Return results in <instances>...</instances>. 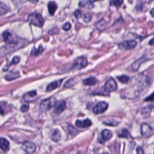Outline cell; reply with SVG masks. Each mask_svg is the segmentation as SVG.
Wrapping results in <instances>:
<instances>
[{
  "mask_svg": "<svg viewBox=\"0 0 154 154\" xmlns=\"http://www.w3.org/2000/svg\"><path fill=\"white\" fill-rule=\"evenodd\" d=\"M28 21L30 24L39 27H42L44 24V19L42 18L41 15L36 12L29 15L28 17Z\"/></svg>",
  "mask_w": 154,
  "mask_h": 154,
  "instance_id": "6da1fadb",
  "label": "cell"
},
{
  "mask_svg": "<svg viewBox=\"0 0 154 154\" xmlns=\"http://www.w3.org/2000/svg\"><path fill=\"white\" fill-rule=\"evenodd\" d=\"M56 99L54 97L47 98L41 102L40 104V110L42 112H46V111L54 107L56 104Z\"/></svg>",
  "mask_w": 154,
  "mask_h": 154,
  "instance_id": "7a4b0ae2",
  "label": "cell"
},
{
  "mask_svg": "<svg viewBox=\"0 0 154 154\" xmlns=\"http://www.w3.org/2000/svg\"><path fill=\"white\" fill-rule=\"evenodd\" d=\"M87 65V58L84 57H79L75 60L73 64V69L80 70Z\"/></svg>",
  "mask_w": 154,
  "mask_h": 154,
  "instance_id": "3957f363",
  "label": "cell"
},
{
  "mask_svg": "<svg viewBox=\"0 0 154 154\" xmlns=\"http://www.w3.org/2000/svg\"><path fill=\"white\" fill-rule=\"evenodd\" d=\"M102 89L106 93L113 92L117 89V84L114 80L110 78L106 82Z\"/></svg>",
  "mask_w": 154,
  "mask_h": 154,
  "instance_id": "277c9868",
  "label": "cell"
},
{
  "mask_svg": "<svg viewBox=\"0 0 154 154\" xmlns=\"http://www.w3.org/2000/svg\"><path fill=\"white\" fill-rule=\"evenodd\" d=\"M108 107V104L105 102H100L93 108V113L96 114H99L104 113Z\"/></svg>",
  "mask_w": 154,
  "mask_h": 154,
  "instance_id": "5b68a950",
  "label": "cell"
},
{
  "mask_svg": "<svg viewBox=\"0 0 154 154\" xmlns=\"http://www.w3.org/2000/svg\"><path fill=\"white\" fill-rule=\"evenodd\" d=\"M112 137H113V134L112 132L108 130H104L101 133L98 138V141L100 143L104 144L105 142L112 139Z\"/></svg>",
  "mask_w": 154,
  "mask_h": 154,
  "instance_id": "8992f818",
  "label": "cell"
},
{
  "mask_svg": "<svg viewBox=\"0 0 154 154\" xmlns=\"http://www.w3.org/2000/svg\"><path fill=\"white\" fill-rule=\"evenodd\" d=\"M137 45V42L135 40H126L121 43L119 48L122 50H130L134 48Z\"/></svg>",
  "mask_w": 154,
  "mask_h": 154,
  "instance_id": "52a82bcc",
  "label": "cell"
},
{
  "mask_svg": "<svg viewBox=\"0 0 154 154\" xmlns=\"http://www.w3.org/2000/svg\"><path fill=\"white\" fill-rule=\"evenodd\" d=\"M36 145L31 142H25L22 145V149L28 154H32L36 151Z\"/></svg>",
  "mask_w": 154,
  "mask_h": 154,
  "instance_id": "ba28073f",
  "label": "cell"
},
{
  "mask_svg": "<svg viewBox=\"0 0 154 154\" xmlns=\"http://www.w3.org/2000/svg\"><path fill=\"white\" fill-rule=\"evenodd\" d=\"M24 100L27 102H31L35 101L37 99V94L36 90H32L26 93L24 95Z\"/></svg>",
  "mask_w": 154,
  "mask_h": 154,
  "instance_id": "9c48e42d",
  "label": "cell"
},
{
  "mask_svg": "<svg viewBox=\"0 0 154 154\" xmlns=\"http://www.w3.org/2000/svg\"><path fill=\"white\" fill-rule=\"evenodd\" d=\"M141 133L144 137H148L153 134L152 128L147 123H143L141 126Z\"/></svg>",
  "mask_w": 154,
  "mask_h": 154,
  "instance_id": "30bf717a",
  "label": "cell"
},
{
  "mask_svg": "<svg viewBox=\"0 0 154 154\" xmlns=\"http://www.w3.org/2000/svg\"><path fill=\"white\" fill-rule=\"evenodd\" d=\"M66 108V103L65 101H60L55 105L54 113L56 114H60Z\"/></svg>",
  "mask_w": 154,
  "mask_h": 154,
  "instance_id": "8fae6325",
  "label": "cell"
},
{
  "mask_svg": "<svg viewBox=\"0 0 154 154\" xmlns=\"http://www.w3.org/2000/svg\"><path fill=\"white\" fill-rule=\"evenodd\" d=\"M3 38L4 41L7 44L11 45V44H14L15 43L12 34L7 31L3 33Z\"/></svg>",
  "mask_w": 154,
  "mask_h": 154,
  "instance_id": "7c38bea8",
  "label": "cell"
},
{
  "mask_svg": "<svg viewBox=\"0 0 154 154\" xmlns=\"http://www.w3.org/2000/svg\"><path fill=\"white\" fill-rule=\"evenodd\" d=\"M92 122L90 119H87L83 120V121H80V120H78L76 122L75 124L76 125L81 128H88L92 125Z\"/></svg>",
  "mask_w": 154,
  "mask_h": 154,
  "instance_id": "4fadbf2b",
  "label": "cell"
},
{
  "mask_svg": "<svg viewBox=\"0 0 154 154\" xmlns=\"http://www.w3.org/2000/svg\"><path fill=\"white\" fill-rule=\"evenodd\" d=\"M63 81V80H60L58 81H55L54 82L51 83L49 84H48V86L46 87V92H51L55 90V89L58 88V87L60 86V85Z\"/></svg>",
  "mask_w": 154,
  "mask_h": 154,
  "instance_id": "5bb4252c",
  "label": "cell"
},
{
  "mask_svg": "<svg viewBox=\"0 0 154 154\" xmlns=\"http://www.w3.org/2000/svg\"><path fill=\"white\" fill-rule=\"evenodd\" d=\"M20 76V74L18 71H12L8 72L5 76V78L7 81H12L16 78H19Z\"/></svg>",
  "mask_w": 154,
  "mask_h": 154,
  "instance_id": "9a60e30c",
  "label": "cell"
},
{
  "mask_svg": "<svg viewBox=\"0 0 154 154\" xmlns=\"http://www.w3.org/2000/svg\"><path fill=\"white\" fill-rule=\"evenodd\" d=\"M50 138L53 142H57L61 139V135L59 130L55 129L52 131L50 134Z\"/></svg>",
  "mask_w": 154,
  "mask_h": 154,
  "instance_id": "2e32d148",
  "label": "cell"
},
{
  "mask_svg": "<svg viewBox=\"0 0 154 154\" xmlns=\"http://www.w3.org/2000/svg\"><path fill=\"white\" fill-rule=\"evenodd\" d=\"M48 9L51 15H54L57 9V5L54 1H50L48 4Z\"/></svg>",
  "mask_w": 154,
  "mask_h": 154,
  "instance_id": "e0dca14e",
  "label": "cell"
},
{
  "mask_svg": "<svg viewBox=\"0 0 154 154\" xmlns=\"http://www.w3.org/2000/svg\"><path fill=\"white\" fill-rule=\"evenodd\" d=\"M79 6L81 7H84V8H87L89 9H92L93 8L94 4L93 2L90 1H81L79 3Z\"/></svg>",
  "mask_w": 154,
  "mask_h": 154,
  "instance_id": "ac0fdd59",
  "label": "cell"
},
{
  "mask_svg": "<svg viewBox=\"0 0 154 154\" xmlns=\"http://www.w3.org/2000/svg\"><path fill=\"white\" fill-rule=\"evenodd\" d=\"M20 57H18V56H15L13 58L12 62L9 63V65H8L7 66H6V67H4L3 68V71H6L8 69V68H9L12 65H16L18 64L19 62H20Z\"/></svg>",
  "mask_w": 154,
  "mask_h": 154,
  "instance_id": "d6986e66",
  "label": "cell"
},
{
  "mask_svg": "<svg viewBox=\"0 0 154 154\" xmlns=\"http://www.w3.org/2000/svg\"><path fill=\"white\" fill-rule=\"evenodd\" d=\"M97 82L98 81L95 77H90L83 81V83L85 85H93L96 84Z\"/></svg>",
  "mask_w": 154,
  "mask_h": 154,
  "instance_id": "ffe728a7",
  "label": "cell"
},
{
  "mask_svg": "<svg viewBox=\"0 0 154 154\" xmlns=\"http://www.w3.org/2000/svg\"><path fill=\"white\" fill-rule=\"evenodd\" d=\"M44 49L42 46H40L37 49H36L35 47H34L31 52V55H34V56H36L40 54H42L44 51Z\"/></svg>",
  "mask_w": 154,
  "mask_h": 154,
  "instance_id": "44dd1931",
  "label": "cell"
},
{
  "mask_svg": "<svg viewBox=\"0 0 154 154\" xmlns=\"http://www.w3.org/2000/svg\"><path fill=\"white\" fill-rule=\"evenodd\" d=\"M8 146H9V142L6 139L0 138V149L6 150L8 148Z\"/></svg>",
  "mask_w": 154,
  "mask_h": 154,
  "instance_id": "7402d4cb",
  "label": "cell"
},
{
  "mask_svg": "<svg viewBox=\"0 0 154 154\" xmlns=\"http://www.w3.org/2000/svg\"><path fill=\"white\" fill-rule=\"evenodd\" d=\"M8 8L7 6L5 4L0 2V16L6 14L8 12Z\"/></svg>",
  "mask_w": 154,
  "mask_h": 154,
  "instance_id": "603a6c76",
  "label": "cell"
},
{
  "mask_svg": "<svg viewBox=\"0 0 154 154\" xmlns=\"http://www.w3.org/2000/svg\"><path fill=\"white\" fill-rule=\"evenodd\" d=\"M152 105H148L145 107H143L141 110V113L143 115H147L149 114L152 110Z\"/></svg>",
  "mask_w": 154,
  "mask_h": 154,
  "instance_id": "cb8c5ba5",
  "label": "cell"
},
{
  "mask_svg": "<svg viewBox=\"0 0 154 154\" xmlns=\"http://www.w3.org/2000/svg\"><path fill=\"white\" fill-rule=\"evenodd\" d=\"M143 60L142 58L140 59H139L138 60H137L136 62H135L132 65V68L134 71H137L138 70L139 67L140 66V65L143 62Z\"/></svg>",
  "mask_w": 154,
  "mask_h": 154,
  "instance_id": "d4e9b609",
  "label": "cell"
},
{
  "mask_svg": "<svg viewBox=\"0 0 154 154\" xmlns=\"http://www.w3.org/2000/svg\"><path fill=\"white\" fill-rule=\"evenodd\" d=\"M105 27H106V21H105L104 19L101 20L96 24L97 28L100 30H102Z\"/></svg>",
  "mask_w": 154,
  "mask_h": 154,
  "instance_id": "484cf974",
  "label": "cell"
},
{
  "mask_svg": "<svg viewBox=\"0 0 154 154\" xmlns=\"http://www.w3.org/2000/svg\"><path fill=\"white\" fill-rule=\"evenodd\" d=\"M117 79L120 82H121L122 83H123V84L128 83V82L130 80L129 76H128L126 75H122L121 76H118Z\"/></svg>",
  "mask_w": 154,
  "mask_h": 154,
  "instance_id": "4316f807",
  "label": "cell"
},
{
  "mask_svg": "<svg viewBox=\"0 0 154 154\" xmlns=\"http://www.w3.org/2000/svg\"><path fill=\"white\" fill-rule=\"evenodd\" d=\"M104 123L108 126H116L118 125L119 122L116 121V120H108V121L104 122Z\"/></svg>",
  "mask_w": 154,
  "mask_h": 154,
  "instance_id": "83f0119b",
  "label": "cell"
},
{
  "mask_svg": "<svg viewBox=\"0 0 154 154\" xmlns=\"http://www.w3.org/2000/svg\"><path fill=\"white\" fill-rule=\"evenodd\" d=\"M119 137H123V138H128V137L130 136V134L129 132L126 129H123L121 132L119 133L118 134Z\"/></svg>",
  "mask_w": 154,
  "mask_h": 154,
  "instance_id": "f1b7e54d",
  "label": "cell"
},
{
  "mask_svg": "<svg viewBox=\"0 0 154 154\" xmlns=\"http://www.w3.org/2000/svg\"><path fill=\"white\" fill-rule=\"evenodd\" d=\"M123 0H112L110 1V5L114 6L116 7H119L122 4Z\"/></svg>",
  "mask_w": 154,
  "mask_h": 154,
  "instance_id": "f546056e",
  "label": "cell"
},
{
  "mask_svg": "<svg viewBox=\"0 0 154 154\" xmlns=\"http://www.w3.org/2000/svg\"><path fill=\"white\" fill-rule=\"evenodd\" d=\"M92 19V15L89 13H85L83 14V19L85 22H89Z\"/></svg>",
  "mask_w": 154,
  "mask_h": 154,
  "instance_id": "4dcf8cb0",
  "label": "cell"
},
{
  "mask_svg": "<svg viewBox=\"0 0 154 154\" xmlns=\"http://www.w3.org/2000/svg\"><path fill=\"white\" fill-rule=\"evenodd\" d=\"M75 83V81L74 79H70L69 81H67L65 84V87H71L72 85H74Z\"/></svg>",
  "mask_w": 154,
  "mask_h": 154,
  "instance_id": "1f68e13d",
  "label": "cell"
},
{
  "mask_svg": "<svg viewBox=\"0 0 154 154\" xmlns=\"http://www.w3.org/2000/svg\"><path fill=\"white\" fill-rule=\"evenodd\" d=\"M5 104H6L4 102H0V113H1L2 115L4 114L5 113V108H6Z\"/></svg>",
  "mask_w": 154,
  "mask_h": 154,
  "instance_id": "d6a6232c",
  "label": "cell"
},
{
  "mask_svg": "<svg viewBox=\"0 0 154 154\" xmlns=\"http://www.w3.org/2000/svg\"><path fill=\"white\" fill-rule=\"evenodd\" d=\"M28 109H29V105L27 104L22 105L21 107V111L22 113H25V112H28Z\"/></svg>",
  "mask_w": 154,
  "mask_h": 154,
  "instance_id": "836d02e7",
  "label": "cell"
},
{
  "mask_svg": "<svg viewBox=\"0 0 154 154\" xmlns=\"http://www.w3.org/2000/svg\"><path fill=\"white\" fill-rule=\"evenodd\" d=\"M71 24H70L69 22H67V23H66V24L63 25V27H62L63 30H65V31H68V30H69L71 29Z\"/></svg>",
  "mask_w": 154,
  "mask_h": 154,
  "instance_id": "e575fe53",
  "label": "cell"
},
{
  "mask_svg": "<svg viewBox=\"0 0 154 154\" xmlns=\"http://www.w3.org/2000/svg\"><path fill=\"white\" fill-rule=\"evenodd\" d=\"M82 15V13L81 10H76L74 12V15L75 16V18L76 19H79Z\"/></svg>",
  "mask_w": 154,
  "mask_h": 154,
  "instance_id": "d590c367",
  "label": "cell"
},
{
  "mask_svg": "<svg viewBox=\"0 0 154 154\" xmlns=\"http://www.w3.org/2000/svg\"><path fill=\"white\" fill-rule=\"evenodd\" d=\"M137 154H144V151L142 147L139 146L137 148Z\"/></svg>",
  "mask_w": 154,
  "mask_h": 154,
  "instance_id": "8d00e7d4",
  "label": "cell"
},
{
  "mask_svg": "<svg viewBox=\"0 0 154 154\" xmlns=\"http://www.w3.org/2000/svg\"><path fill=\"white\" fill-rule=\"evenodd\" d=\"M28 1L31 2V3H35H35H37L38 2L39 0H28Z\"/></svg>",
  "mask_w": 154,
  "mask_h": 154,
  "instance_id": "74e56055",
  "label": "cell"
},
{
  "mask_svg": "<svg viewBox=\"0 0 154 154\" xmlns=\"http://www.w3.org/2000/svg\"><path fill=\"white\" fill-rule=\"evenodd\" d=\"M149 100H151V101H153V94H152V95H151V97L149 98H148L146 99V101H149Z\"/></svg>",
  "mask_w": 154,
  "mask_h": 154,
  "instance_id": "f35d334b",
  "label": "cell"
},
{
  "mask_svg": "<svg viewBox=\"0 0 154 154\" xmlns=\"http://www.w3.org/2000/svg\"><path fill=\"white\" fill-rule=\"evenodd\" d=\"M151 15H152V17H153V16H154V15H153V8H152V9L151 10Z\"/></svg>",
  "mask_w": 154,
  "mask_h": 154,
  "instance_id": "ab89813d",
  "label": "cell"
},
{
  "mask_svg": "<svg viewBox=\"0 0 154 154\" xmlns=\"http://www.w3.org/2000/svg\"><path fill=\"white\" fill-rule=\"evenodd\" d=\"M149 44L151 45H153V39H151L150 43H149Z\"/></svg>",
  "mask_w": 154,
  "mask_h": 154,
  "instance_id": "60d3db41",
  "label": "cell"
},
{
  "mask_svg": "<svg viewBox=\"0 0 154 154\" xmlns=\"http://www.w3.org/2000/svg\"><path fill=\"white\" fill-rule=\"evenodd\" d=\"M89 1H92V2H93V1H95V0H89Z\"/></svg>",
  "mask_w": 154,
  "mask_h": 154,
  "instance_id": "b9f144b4",
  "label": "cell"
},
{
  "mask_svg": "<svg viewBox=\"0 0 154 154\" xmlns=\"http://www.w3.org/2000/svg\"><path fill=\"white\" fill-rule=\"evenodd\" d=\"M104 154H108V153H104Z\"/></svg>",
  "mask_w": 154,
  "mask_h": 154,
  "instance_id": "7bdbcfd3",
  "label": "cell"
}]
</instances>
